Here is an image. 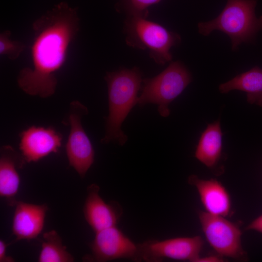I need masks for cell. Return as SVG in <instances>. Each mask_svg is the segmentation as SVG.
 I'll return each instance as SVG.
<instances>
[{
  "mask_svg": "<svg viewBox=\"0 0 262 262\" xmlns=\"http://www.w3.org/2000/svg\"><path fill=\"white\" fill-rule=\"evenodd\" d=\"M79 29L77 9L64 2L34 21L32 66L23 68L17 78L23 91L42 98L53 95L57 84L56 73L65 64Z\"/></svg>",
  "mask_w": 262,
  "mask_h": 262,
  "instance_id": "cell-1",
  "label": "cell"
},
{
  "mask_svg": "<svg viewBox=\"0 0 262 262\" xmlns=\"http://www.w3.org/2000/svg\"><path fill=\"white\" fill-rule=\"evenodd\" d=\"M104 79L108 86L109 114L106 119V133L101 142L123 146L128 137L121 126L130 111L137 104L142 73L136 67L123 68L107 72Z\"/></svg>",
  "mask_w": 262,
  "mask_h": 262,
  "instance_id": "cell-2",
  "label": "cell"
},
{
  "mask_svg": "<svg viewBox=\"0 0 262 262\" xmlns=\"http://www.w3.org/2000/svg\"><path fill=\"white\" fill-rule=\"evenodd\" d=\"M256 4V0H228L218 16L198 24V32L207 36L214 30L222 31L230 37L232 49L236 50L262 30V16L257 17L255 13Z\"/></svg>",
  "mask_w": 262,
  "mask_h": 262,
  "instance_id": "cell-3",
  "label": "cell"
},
{
  "mask_svg": "<svg viewBox=\"0 0 262 262\" xmlns=\"http://www.w3.org/2000/svg\"><path fill=\"white\" fill-rule=\"evenodd\" d=\"M124 29L128 45L148 50L149 56L161 65L171 60L170 49L180 41L178 34L141 16L129 15Z\"/></svg>",
  "mask_w": 262,
  "mask_h": 262,
  "instance_id": "cell-4",
  "label": "cell"
},
{
  "mask_svg": "<svg viewBox=\"0 0 262 262\" xmlns=\"http://www.w3.org/2000/svg\"><path fill=\"white\" fill-rule=\"evenodd\" d=\"M192 81L188 69L180 61H175L157 76L142 80V93L137 104L141 106L152 103L163 117L170 114L169 104L180 95Z\"/></svg>",
  "mask_w": 262,
  "mask_h": 262,
  "instance_id": "cell-5",
  "label": "cell"
},
{
  "mask_svg": "<svg viewBox=\"0 0 262 262\" xmlns=\"http://www.w3.org/2000/svg\"><path fill=\"white\" fill-rule=\"evenodd\" d=\"M198 218L208 242L218 255L236 260L246 258L242 246V232L236 223L207 212H199Z\"/></svg>",
  "mask_w": 262,
  "mask_h": 262,
  "instance_id": "cell-6",
  "label": "cell"
},
{
  "mask_svg": "<svg viewBox=\"0 0 262 262\" xmlns=\"http://www.w3.org/2000/svg\"><path fill=\"white\" fill-rule=\"evenodd\" d=\"M88 113L86 107L78 100L70 104L68 121L70 132L66 145L69 164L83 179L94 161L95 152L81 123Z\"/></svg>",
  "mask_w": 262,
  "mask_h": 262,
  "instance_id": "cell-7",
  "label": "cell"
},
{
  "mask_svg": "<svg viewBox=\"0 0 262 262\" xmlns=\"http://www.w3.org/2000/svg\"><path fill=\"white\" fill-rule=\"evenodd\" d=\"M91 254L85 260L104 262L120 259L142 262L139 244H136L120 229L113 226L95 232L89 244Z\"/></svg>",
  "mask_w": 262,
  "mask_h": 262,
  "instance_id": "cell-8",
  "label": "cell"
},
{
  "mask_svg": "<svg viewBox=\"0 0 262 262\" xmlns=\"http://www.w3.org/2000/svg\"><path fill=\"white\" fill-rule=\"evenodd\" d=\"M142 262H159L164 259L195 262L203 248L199 236L149 240L139 243Z\"/></svg>",
  "mask_w": 262,
  "mask_h": 262,
  "instance_id": "cell-9",
  "label": "cell"
},
{
  "mask_svg": "<svg viewBox=\"0 0 262 262\" xmlns=\"http://www.w3.org/2000/svg\"><path fill=\"white\" fill-rule=\"evenodd\" d=\"M19 136V149L26 163L36 162L56 153L62 145V135L52 127L32 126Z\"/></svg>",
  "mask_w": 262,
  "mask_h": 262,
  "instance_id": "cell-10",
  "label": "cell"
},
{
  "mask_svg": "<svg viewBox=\"0 0 262 262\" xmlns=\"http://www.w3.org/2000/svg\"><path fill=\"white\" fill-rule=\"evenodd\" d=\"M99 189L95 183L88 186L83 208L85 219L95 232L115 226L123 213L118 202L106 203L103 200L99 195Z\"/></svg>",
  "mask_w": 262,
  "mask_h": 262,
  "instance_id": "cell-11",
  "label": "cell"
},
{
  "mask_svg": "<svg viewBox=\"0 0 262 262\" xmlns=\"http://www.w3.org/2000/svg\"><path fill=\"white\" fill-rule=\"evenodd\" d=\"M12 222V232L16 241H30L42 232L48 206L17 201Z\"/></svg>",
  "mask_w": 262,
  "mask_h": 262,
  "instance_id": "cell-12",
  "label": "cell"
},
{
  "mask_svg": "<svg viewBox=\"0 0 262 262\" xmlns=\"http://www.w3.org/2000/svg\"><path fill=\"white\" fill-rule=\"evenodd\" d=\"M26 163L21 154L12 146H3L0 151V196L10 206H15L19 184L17 169Z\"/></svg>",
  "mask_w": 262,
  "mask_h": 262,
  "instance_id": "cell-13",
  "label": "cell"
},
{
  "mask_svg": "<svg viewBox=\"0 0 262 262\" xmlns=\"http://www.w3.org/2000/svg\"><path fill=\"white\" fill-rule=\"evenodd\" d=\"M188 182L196 188L207 213L224 217L229 215L231 208L230 196L220 182L213 179H200L192 175L189 176Z\"/></svg>",
  "mask_w": 262,
  "mask_h": 262,
  "instance_id": "cell-14",
  "label": "cell"
},
{
  "mask_svg": "<svg viewBox=\"0 0 262 262\" xmlns=\"http://www.w3.org/2000/svg\"><path fill=\"white\" fill-rule=\"evenodd\" d=\"M222 135L218 120L209 124L200 136L195 156L208 168L215 167L220 159Z\"/></svg>",
  "mask_w": 262,
  "mask_h": 262,
  "instance_id": "cell-15",
  "label": "cell"
},
{
  "mask_svg": "<svg viewBox=\"0 0 262 262\" xmlns=\"http://www.w3.org/2000/svg\"><path fill=\"white\" fill-rule=\"evenodd\" d=\"M219 90L222 93H227L233 90L244 91L246 93L249 103L262 107V69L255 66L242 73L221 84Z\"/></svg>",
  "mask_w": 262,
  "mask_h": 262,
  "instance_id": "cell-16",
  "label": "cell"
},
{
  "mask_svg": "<svg viewBox=\"0 0 262 262\" xmlns=\"http://www.w3.org/2000/svg\"><path fill=\"white\" fill-rule=\"evenodd\" d=\"M43 241L38 256L39 262H72L73 256L63 245L62 240L56 231L51 230L43 235Z\"/></svg>",
  "mask_w": 262,
  "mask_h": 262,
  "instance_id": "cell-17",
  "label": "cell"
},
{
  "mask_svg": "<svg viewBox=\"0 0 262 262\" xmlns=\"http://www.w3.org/2000/svg\"><path fill=\"white\" fill-rule=\"evenodd\" d=\"M11 32L9 30L0 33V54L6 56L11 60H15L24 50L26 45L21 41L11 39Z\"/></svg>",
  "mask_w": 262,
  "mask_h": 262,
  "instance_id": "cell-18",
  "label": "cell"
},
{
  "mask_svg": "<svg viewBox=\"0 0 262 262\" xmlns=\"http://www.w3.org/2000/svg\"><path fill=\"white\" fill-rule=\"evenodd\" d=\"M161 0H128L130 15L147 17V8Z\"/></svg>",
  "mask_w": 262,
  "mask_h": 262,
  "instance_id": "cell-19",
  "label": "cell"
},
{
  "mask_svg": "<svg viewBox=\"0 0 262 262\" xmlns=\"http://www.w3.org/2000/svg\"><path fill=\"white\" fill-rule=\"evenodd\" d=\"M246 230H254L262 233V214L251 221L245 228Z\"/></svg>",
  "mask_w": 262,
  "mask_h": 262,
  "instance_id": "cell-20",
  "label": "cell"
},
{
  "mask_svg": "<svg viewBox=\"0 0 262 262\" xmlns=\"http://www.w3.org/2000/svg\"><path fill=\"white\" fill-rule=\"evenodd\" d=\"M8 245L3 240H0V262H13L15 261L13 257L6 254V249Z\"/></svg>",
  "mask_w": 262,
  "mask_h": 262,
  "instance_id": "cell-21",
  "label": "cell"
},
{
  "mask_svg": "<svg viewBox=\"0 0 262 262\" xmlns=\"http://www.w3.org/2000/svg\"><path fill=\"white\" fill-rule=\"evenodd\" d=\"M224 259L223 257L219 255H211L197 258L195 262H222Z\"/></svg>",
  "mask_w": 262,
  "mask_h": 262,
  "instance_id": "cell-22",
  "label": "cell"
}]
</instances>
